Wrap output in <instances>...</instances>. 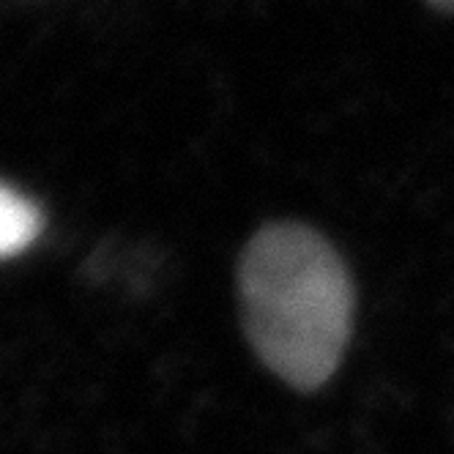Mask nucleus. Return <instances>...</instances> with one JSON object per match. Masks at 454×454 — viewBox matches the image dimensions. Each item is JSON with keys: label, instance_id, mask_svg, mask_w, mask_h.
<instances>
[{"label": "nucleus", "instance_id": "1", "mask_svg": "<svg viewBox=\"0 0 454 454\" xmlns=\"http://www.w3.org/2000/svg\"><path fill=\"white\" fill-rule=\"evenodd\" d=\"M236 287L254 356L301 395L326 386L353 337L356 287L342 254L301 222H271L241 249Z\"/></svg>", "mask_w": 454, "mask_h": 454}, {"label": "nucleus", "instance_id": "2", "mask_svg": "<svg viewBox=\"0 0 454 454\" xmlns=\"http://www.w3.org/2000/svg\"><path fill=\"white\" fill-rule=\"evenodd\" d=\"M42 211L17 189L0 184V261L25 252L42 233Z\"/></svg>", "mask_w": 454, "mask_h": 454}, {"label": "nucleus", "instance_id": "3", "mask_svg": "<svg viewBox=\"0 0 454 454\" xmlns=\"http://www.w3.org/2000/svg\"><path fill=\"white\" fill-rule=\"evenodd\" d=\"M427 4L441 9V12H446V14H454V0H427Z\"/></svg>", "mask_w": 454, "mask_h": 454}]
</instances>
